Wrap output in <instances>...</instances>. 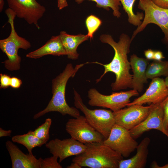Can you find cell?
Wrapping results in <instances>:
<instances>
[{
  "mask_svg": "<svg viewBox=\"0 0 168 168\" xmlns=\"http://www.w3.org/2000/svg\"><path fill=\"white\" fill-rule=\"evenodd\" d=\"M100 40L101 42L111 46L114 50V54L111 61L107 64H103L97 62L89 63L99 64L104 67V73L96 80V83L100 81L106 73L112 72L115 74L116 77L115 82L111 85L113 91L131 88L133 75L130 73L131 67L128 58L132 42L131 38L127 34L123 33L120 36L118 42L114 41L111 36L108 34L101 35Z\"/></svg>",
  "mask_w": 168,
  "mask_h": 168,
  "instance_id": "6da1fadb",
  "label": "cell"
},
{
  "mask_svg": "<svg viewBox=\"0 0 168 168\" xmlns=\"http://www.w3.org/2000/svg\"><path fill=\"white\" fill-rule=\"evenodd\" d=\"M77 65L74 68L72 64H67L63 71L52 81V97L46 107L35 114L33 119H36L49 112H57L62 115L68 114L74 118L80 116V113L76 107H71L65 100V92L66 85L69 79L73 77L77 71L84 64Z\"/></svg>",
  "mask_w": 168,
  "mask_h": 168,
  "instance_id": "7a4b0ae2",
  "label": "cell"
},
{
  "mask_svg": "<svg viewBox=\"0 0 168 168\" xmlns=\"http://www.w3.org/2000/svg\"><path fill=\"white\" fill-rule=\"evenodd\" d=\"M87 148L83 153L76 156L72 162L82 167L91 168H119L123 157L103 142L85 144Z\"/></svg>",
  "mask_w": 168,
  "mask_h": 168,
  "instance_id": "3957f363",
  "label": "cell"
},
{
  "mask_svg": "<svg viewBox=\"0 0 168 168\" xmlns=\"http://www.w3.org/2000/svg\"><path fill=\"white\" fill-rule=\"evenodd\" d=\"M5 12L8 17V22L10 25L11 30L7 38L0 40V49L8 58L2 63H4L5 68L8 70L17 71L20 68L21 60L18 54L19 49L27 50L31 47V44L29 41L19 36L16 32L14 20L16 16L14 11L8 7Z\"/></svg>",
  "mask_w": 168,
  "mask_h": 168,
  "instance_id": "277c9868",
  "label": "cell"
},
{
  "mask_svg": "<svg viewBox=\"0 0 168 168\" xmlns=\"http://www.w3.org/2000/svg\"><path fill=\"white\" fill-rule=\"evenodd\" d=\"M74 104L84 114L88 122L105 139L109 137L115 124L113 111L106 109L91 110L84 104L80 94L74 88Z\"/></svg>",
  "mask_w": 168,
  "mask_h": 168,
  "instance_id": "5b68a950",
  "label": "cell"
},
{
  "mask_svg": "<svg viewBox=\"0 0 168 168\" xmlns=\"http://www.w3.org/2000/svg\"><path fill=\"white\" fill-rule=\"evenodd\" d=\"M138 7L144 11V17L140 25L134 31L131 38L132 41L148 24L153 23L162 30L164 34V42L168 48V9L157 6L151 0H139Z\"/></svg>",
  "mask_w": 168,
  "mask_h": 168,
  "instance_id": "8992f818",
  "label": "cell"
},
{
  "mask_svg": "<svg viewBox=\"0 0 168 168\" xmlns=\"http://www.w3.org/2000/svg\"><path fill=\"white\" fill-rule=\"evenodd\" d=\"M138 95V92L133 89L127 91L114 92L110 95H105L92 88L88 91V104L92 106L109 108L115 112L127 106L130 102V99Z\"/></svg>",
  "mask_w": 168,
  "mask_h": 168,
  "instance_id": "52a82bcc",
  "label": "cell"
},
{
  "mask_svg": "<svg viewBox=\"0 0 168 168\" xmlns=\"http://www.w3.org/2000/svg\"><path fill=\"white\" fill-rule=\"evenodd\" d=\"M65 129L71 138L83 144L102 142L105 139L83 115L69 119L66 123Z\"/></svg>",
  "mask_w": 168,
  "mask_h": 168,
  "instance_id": "ba28073f",
  "label": "cell"
},
{
  "mask_svg": "<svg viewBox=\"0 0 168 168\" xmlns=\"http://www.w3.org/2000/svg\"><path fill=\"white\" fill-rule=\"evenodd\" d=\"M135 139L129 130L115 124L103 143L123 157L127 158L136 149L138 145Z\"/></svg>",
  "mask_w": 168,
  "mask_h": 168,
  "instance_id": "9c48e42d",
  "label": "cell"
},
{
  "mask_svg": "<svg viewBox=\"0 0 168 168\" xmlns=\"http://www.w3.org/2000/svg\"><path fill=\"white\" fill-rule=\"evenodd\" d=\"M8 7L16 16L23 19L29 24H34L39 29V20L46 11L45 7L36 0H7Z\"/></svg>",
  "mask_w": 168,
  "mask_h": 168,
  "instance_id": "30bf717a",
  "label": "cell"
},
{
  "mask_svg": "<svg viewBox=\"0 0 168 168\" xmlns=\"http://www.w3.org/2000/svg\"><path fill=\"white\" fill-rule=\"evenodd\" d=\"M152 106L134 105L113 112L115 124L129 130L146 118Z\"/></svg>",
  "mask_w": 168,
  "mask_h": 168,
  "instance_id": "8fae6325",
  "label": "cell"
},
{
  "mask_svg": "<svg viewBox=\"0 0 168 168\" xmlns=\"http://www.w3.org/2000/svg\"><path fill=\"white\" fill-rule=\"evenodd\" d=\"M152 104L151 110L146 118L129 130L131 136L135 139L151 129L158 130L168 138V132L166 130L164 125V113L162 102Z\"/></svg>",
  "mask_w": 168,
  "mask_h": 168,
  "instance_id": "7c38bea8",
  "label": "cell"
},
{
  "mask_svg": "<svg viewBox=\"0 0 168 168\" xmlns=\"http://www.w3.org/2000/svg\"><path fill=\"white\" fill-rule=\"evenodd\" d=\"M53 155L59 158L60 163L66 158L77 156L86 150V145L72 138L61 140L55 138L45 144Z\"/></svg>",
  "mask_w": 168,
  "mask_h": 168,
  "instance_id": "4fadbf2b",
  "label": "cell"
},
{
  "mask_svg": "<svg viewBox=\"0 0 168 168\" xmlns=\"http://www.w3.org/2000/svg\"><path fill=\"white\" fill-rule=\"evenodd\" d=\"M168 96V87L166 84L165 80L159 77L155 78L152 79L145 92L128 104L127 107L134 105H142L147 103H160Z\"/></svg>",
  "mask_w": 168,
  "mask_h": 168,
  "instance_id": "5bb4252c",
  "label": "cell"
},
{
  "mask_svg": "<svg viewBox=\"0 0 168 168\" xmlns=\"http://www.w3.org/2000/svg\"><path fill=\"white\" fill-rule=\"evenodd\" d=\"M12 168H41L40 161L32 153L25 154L12 141L6 142Z\"/></svg>",
  "mask_w": 168,
  "mask_h": 168,
  "instance_id": "9a60e30c",
  "label": "cell"
},
{
  "mask_svg": "<svg viewBox=\"0 0 168 168\" xmlns=\"http://www.w3.org/2000/svg\"><path fill=\"white\" fill-rule=\"evenodd\" d=\"M130 62L133 73L131 88L141 92L144 84L147 82L146 71L149 63V60L133 54L130 56Z\"/></svg>",
  "mask_w": 168,
  "mask_h": 168,
  "instance_id": "2e32d148",
  "label": "cell"
},
{
  "mask_svg": "<svg viewBox=\"0 0 168 168\" xmlns=\"http://www.w3.org/2000/svg\"><path fill=\"white\" fill-rule=\"evenodd\" d=\"M66 55L59 35L52 36L43 45L26 54L27 58L36 59L45 55Z\"/></svg>",
  "mask_w": 168,
  "mask_h": 168,
  "instance_id": "e0dca14e",
  "label": "cell"
},
{
  "mask_svg": "<svg viewBox=\"0 0 168 168\" xmlns=\"http://www.w3.org/2000/svg\"><path fill=\"white\" fill-rule=\"evenodd\" d=\"M150 142L149 138H145L138 145L136 154L129 159L122 160L119 163V168L145 167L149 153L148 147Z\"/></svg>",
  "mask_w": 168,
  "mask_h": 168,
  "instance_id": "ac0fdd59",
  "label": "cell"
},
{
  "mask_svg": "<svg viewBox=\"0 0 168 168\" xmlns=\"http://www.w3.org/2000/svg\"><path fill=\"white\" fill-rule=\"evenodd\" d=\"M59 35L68 58L72 60L77 59L79 55L77 52V48L82 42L88 40L89 37L87 35H70L65 31H61Z\"/></svg>",
  "mask_w": 168,
  "mask_h": 168,
  "instance_id": "d6986e66",
  "label": "cell"
},
{
  "mask_svg": "<svg viewBox=\"0 0 168 168\" xmlns=\"http://www.w3.org/2000/svg\"><path fill=\"white\" fill-rule=\"evenodd\" d=\"M12 141L24 146L29 153L32 154V150L35 147H41L45 143L36 137L32 130L29 131L26 134L16 135L12 138Z\"/></svg>",
  "mask_w": 168,
  "mask_h": 168,
  "instance_id": "ffe728a7",
  "label": "cell"
},
{
  "mask_svg": "<svg viewBox=\"0 0 168 168\" xmlns=\"http://www.w3.org/2000/svg\"><path fill=\"white\" fill-rule=\"evenodd\" d=\"M168 76V60H154L149 63L146 71L147 78L152 79L161 76Z\"/></svg>",
  "mask_w": 168,
  "mask_h": 168,
  "instance_id": "44dd1931",
  "label": "cell"
},
{
  "mask_svg": "<svg viewBox=\"0 0 168 168\" xmlns=\"http://www.w3.org/2000/svg\"><path fill=\"white\" fill-rule=\"evenodd\" d=\"M136 0H119L123 8L128 14V21L130 24L137 27L142 23L144 14L142 12H137L136 14L133 12V6Z\"/></svg>",
  "mask_w": 168,
  "mask_h": 168,
  "instance_id": "7402d4cb",
  "label": "cell"
},
{
  "mask_svg": "<svg viewBox=\"0 0 168 168\" xmlns=\"http://www.w3.org/2000/svg\"><path fill=\"white\" fill-rule=\"evenodd\" d=\"M77 4H79L84 1L88 0L95 2L96 6L99 8H102L106 10L109 11L110 8L113 10V15L119 18L121 13L120 12L119 7L121 4L119 0H74Z\"/></svg>",
  "mask_w": 168,
  "mask_h": 168,
  "instance_id": "603a6c76",
  "label": "cell"
},
{
  "mask_svg": "<svg viewBox=\"0 0 168 168\" xmlns=\"http://www.w3.org/2000/svg\"><path fill=\"white\" fill-rule=\"evenodd\" d=\"M52 122L51 119L47 118L45 119L44 123L33 131L35 135L45 144L49 139V131Z\"/></svg>",
  "mask_w": 168,
  "mask_h": 168,
  "instance_id": "cb8c5ba5",
  "label": "cell"
},
{
  "mask_svg": "<svg viewBox=\"0 0 168 168\" xmlns=\"http://www.w3.org/2000/svg\"><path fill=\"white\" fill-rule=\"evenodd\" d=\"M85 23L88 31L87 35L90 38L91 40L93 38L94 33L101 25L102 22L101 20L96 16L91 15L87 17Z\"/></svg>",
  "mask_w": 168,
  "mask_h": 168,
  "instance_id": "d4e9b609",
  "label": "cell"
},
{
  "mask_svg": "<svg viewBox=\"0 0 168 168\" xmlns=\"http://www.w3.org/2000/svg\"><path fill=\"white\" fill-rule=\"evenodd\" d=\"M58 157L54 156L43 159L40 157L41 168H62V166L57 161Z\"/></svg>",
  "mask_w": 168,
  "mask_h": 168,
  "instance_id": "484cf974",
  "label": "cell"
},
{
  "mask_svg": "<svg viewBox=\"0 0 168 168\" xmlns=\"http://www.w3.org/2000/svg\"><path fill=\"white\" fill-rule=\"evenodd\" d=\"M164 113V125L168 132V96L162 102Z\"/></svg>",
  "mask_w": 168,
  "mask_h": 168,
  "instance_id": "4316f807",
  "label": "cell"
},
{
  "mask_svg": "<svg viewBox=\"0 0 168 168\" xmlns=\"http://www.w3.org/2000/svg\"><path fill=\"white\" fill-rule=\"evenodd\" d=\"M11 78L7 74H0V88L1 89H5L10 86Z\"/></svg>",
  "mask_w": 168,
  "mask_h": 168,
  "instance_id": "83f0119b",
  "label": "cell"
},
{
  "mask_svg": "<svg viewBox=\"0 0 168 168\" xmlns=\"http://www.w3.org/2000/svg\"><path fill=\"white\" fill-rule=\"evenodd\" d=\"M22 83V81L20 79L13 77L11 78L10 86L14 89L19 88Z\"/></svg>",
  "mask_w": 168,
  "mask_h": 168,
  "instance_id": "f1b7e54d",
  "label": "cell"
},
{
  "mask_svg": "<svg viewBox=\"0 0 168 168\" xmlns=\"http://www.w3.org/2000/svg\"><path fill=\"white\" fill-rule=\"evenodd\" d=\"M157 6L164 9H168V0H151Z\"/></svg>",
  "mask_w": 168,
  "mask_h": 168,
  "instance_id": "f546056e",
  "label": "cell"
},
{
  "mask_svg": "<svg viewBox=\"0 0 168 168\" xmlns=\"http://www.w3.org/2000/svg\"><path fill=\"white\" fill-rule=\"evenodd\" d=\"M155 51L151 49H148L144 51V55L148 60H153Z\"/></svg>",
  "mask_w": 168,
  "mask_h": 168,
  "instance_id": "4dcf8cb0",
  "label": "cell"
},
{
  "mask_svg": "<svg viewBox=\"0 0 168 168\" xmlns=\"http://www.w3.org/2000/svg\"><path fill=\"white\" fill-rule=\"evenodd\" d=\"M165 58L163 53L160 50L155 51L154 59V60L160 61Z\"/></svg>",
  "mask_w": 168,
  "mask_h": 168,
  "instance_id": "1f68e13d",
  "label": "cell"
},
{
  "mask_svg": "<svg viewBox=\"0 0 168 168\" xmlns=\"http://www.w3.org/2000/svg\"><path fill=\"white\" fill-rule=\"evenodd\" d=\"M68 6L67 0H57V7L61 10Z\"/></svg>",
  "mask_w": 168,
  "mask_h": 168,
  "instance_id": "d6a6232c",
  "label": "cell"
},
{
  "mask_svg": "<svg viewBox=\"0 0 168 168\" xmlns=\"http://www.w3.org/2000/svg\"><path fill=\"white\" fill-rule=\"evenodd\" d=\"M12 132L11 130H5L1 127L0 128V137H10Z\"/></svg>",
  "mask_w": 168,
  "mask_h": 168,
  "instance_id": "836d02e7",
  "label": "cell"
},
{
  "mask_svg": "<svg viewBox=\"0 0 168 168\" xmlns=\"http://www.w3.org/2000/svg\"><path fill=\"white\" fill-rule=\"evenodd\" d=\"M151 167L154 168H168V164L162 166H159L156 161H154L152 163Z\"/></svg>",
  "mask_w": 168,
  "mask_h": 168,
  "instance_id": "e575fe53",
  "label": "cell"
},
{
  "mask_svg": "<svg viewBox=\"0 0 168 168\" xmlns=\"http://www.w3.org/2000/svg\"><path fill=\"white\" fill-rule=\"evenodd\" d=\"M67 168H81L82 167L77 163L72 162L71 164L67 167Z\"/></svg>",
  "mask_w": 168,
  "mask_h": 168,
  "instance_id": "d590c367",
  "label": "cell"
},
{
  "mask_svg": "<svg viewBox=\"0 0 168 168\" xmlns=\"http://www.w3.org/2000/svg\"><path fill=\"white\" fill-rule=\"evenodd\" d=\"M4 4V2L3 0H0V12L2 11Z\"/></svg>",
  "mask_w": 168,
  "mask_h": 168,
  "instance_id": "8d00e7d4",
  "label": "cell"
},
{
  "mask_svg": "<svg viewBox=\"0 0 168 168\" xmlns=\"http://www.w3.org/2000/svg\"><path fill=\"white\" fill-rule=\"evenodd\" d=\"M165 81L166 86L168 87V76L166 77Z\"/></svg>",
  "mask_w": 168,
  "mask_h": 168,
  "instance_id": "74e56055",
  "label": "cell"
}]
</instances>
